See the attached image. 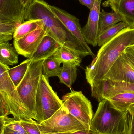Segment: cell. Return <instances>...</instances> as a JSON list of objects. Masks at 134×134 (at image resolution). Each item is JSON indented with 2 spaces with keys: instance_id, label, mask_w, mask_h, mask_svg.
<instances>
[{
  "instance_id": "cell-1",
  "label": "cell",
  "mask_w": 134,
  "mask_h": 134,
  "mask_svg": "<svg viewBox=\"0 0 134 134\" xmlns=\"http://www.w3.org/2000/svg\"><path fill=\"white\" fill-rule=\"evenodd\" d=\"M134 45V27H126L101 47L91 64L85 69L90 85L103 80L115 61L129 46Z\"/></svg>"
},
{
  "instance_id": "cell-2",
  "label": "cell",
  "mask_w": 134,
  "mask_h": 134,
  "mask_svg": "<svg viewBox=\"0 0 134 134\" xmlns=\"http://www.w3.org/2000/svg\"><path fill=\"white\" fill-rule=\"evenodd\" d=\"M40 20L48 31L61 45L77 50L83 57L75 38L67 30L55 15L50 5L44 0H35L24 15V20Z\"/></svg>"
},
{
  "instance_id": "cell-3",
  "label": "cell",
  "mask_w": 134,
  "mask_h": 134,
  "mask_svg": "<svg viewBox=\"0 0 134 134\" xmlns=\"http://www.w3.org/2000/svg\"><path fill=\"white\" fill-rule=\"evenodd\" d=\"M90 130L99 134H127L128 113L116 109L108 100H103L93 116Z\"/></svg>"
},
{
  "instance_id": "cell-4",
  "label": "cell",
  "mask_w": 134,
  "mask_h": 134,
  "mask_svg": "<svg viewBox=\"0 0 134 134\" xmlns=\"http://www.w3.org/2000/svg\"><path fill=\"white\" fill-rule=\"evenodd\" d=\"M9 66L0 63V97L5 102L9 115L17 121L38 124L26 110L8 74Z\"/></svg>"
},
{
  "instance_id": "cell-5",
  "label": "cell",
  "mask_w": 134,
  "mask_h": 134,
  "mask_svg": "<svg viewBox=\"0 0 134 134\" xmlns=\"http://www.w3.org/2000/svg\"><path fill=\"white\" fill-rule=\"evenodd\" d=\"M44 60H32L23 79L16 88L25 109L34 120L36 94L42 75Z\"/></svg>"
},
{
  "instance_id": "cell-6",
  "label": "cell",
  "mask_w": 134,
  "mask_h": 134,
  "mask_svg": "<svg viewBox=\"0 0 134 134\" xmlns=\"http://www.w3.org/2000/svg\"><path fill=\"white\" fill-rule=\"evenodd\" d=\"M48 79L42 75L36 94L35 120L38 124L50 118L63 105Z\"/></svg>"
},
{
  "instance_id": "cell-7",
  "label": "cell",
  "mask_w": 134,
  "mask_h": 134,
  "mask_svg": "<svg viewBox=\"0 0 134 134\" xmlns=\"http://www.w3.org/2000/svg\"><path fill=\"white\" fill-rule=\"evenodd\" d=\"M38 126L41 132L45 133H73L86 130L83 125L63 105L52 116Z\"/></svg>"
},
{
  "instance_id": "cell-8",
  "label": "cell",
  "mask_w": 134,
  "mask_h": 134,
  "mask_svg": "<svg viewBox=\"0 0 134 134\" xmlns=\"http://www.w3.org/2000/svg\"><path fill=\"white\" fill-rule=\"evenodd\" d=\"M62 101L63 105L83 125L86 130H90L93 117L92 105L82 91L71 90L63 96Z\"/></svg>"
},
{
  "instance_id": "cell-9",
  "label": "cell",
  "mask_w": 134,
  "mask_h": 134,
  "mask_svg": "<svg viewBox=\"0 0 134 134\" xmlns=\"http://www.w3.org/2000/svg\"><path fill=\"white\" fill-rule=\"evenodd\" d=\"M50 7L53 14L76 41L83 57L88 55L94 57L93 53L83 37L79 20L58 7L51 5Z\"/></svg>"
},
{
  "instance_id": "cell-10",
  "label": "cell",
  "mask_w": 134,
  "mask_h": 134,
  "mask_svg": "<svg viewBox=\"0 0 134 134\" xmlns=\"http://www.w3.org/2000/svg\"><path fill=\"white\" fill-rule=\"evenodd\" d=\"M47 35L48 31L43 24L41 26L23 37L14 40V48L18 54L30 59Z\"/></svg>"
},
{
  "instance_id": "cell-11",
  "label": "cell",
  "mask_w": 134,
  "mask_h": 134,
  "mask_svg": "<svg viewBox=\"0 0 134 134\" xmlns=\"http://www.w3.org/2000/svg\"><path fill=\"white\" fill-rule=\"evenodd\" d=\"M103 80L134 83V69L121 54L113 64Z\"/></svg>"
},
{
  "instance_id": "cell-12",
  "label": "cell",
  "mask_w": 134,
  "mask_h": 134,
  "mask_svg": "<svg viewBox=\"0 0 134 134\" xmlns=\"http://www.w3.org/2000/svg\"><path fill=\"white\" fill-rule=\"evenodd\" d=\"M102 0H96L93 8L90 10L88 20L86 25L82 28L83 35L88 44L95 47L98 45L99 35L98 24Z\"/></svg>"
},
{
  "instance_id": "cell-13",
  "label": "cell",
  "mask_w": 134,
  "mask_h": 134,
  "mask_svg": "<svg viewBox=\"0 0 134 134\" xmlns=\"http://www.w3.org/2000/svg\"><path fill=\"white\" fill-rule=\"evenodd\" d=\"M24 21L20 0H7L0 12V23L19 25Z\"/></svg>"
},
{
  "instance_id": "cell-14",
  "label": "cell",
  "mask_w": 134,
  "mask_h": 134,
  "mask_svg": "<svg viewBox=\"0 0 134 134\" xmlns=\"http://www.w3.org/2000/svg\"><path fill=\"white\" fill-rule=\"evenodd\" d=\"M61 46L55 38L47 35L30 59L32 61L45 59L52 56Z\"/></svg>"
},
{
  "instance_id": "cell-15",
  "label": "cell",
  "mask_w": 134,
  "mask_h": 134,
  "mask_svg": "<svg viewBox=\"0 0 134 134\" xmlns=\"http://www.w3.org/2000/svg\"><path fill=\"white\" fill-rule=\"evenodd\" d=\"M52 56L61 63H69L77 66L80 65L82 57L77 50L64 45L61 46Z\"/></svg>"
},
{
  "instance_id": "cell-16",
  "label": "cell",
  "mask_w": 134,
  "mask_h": 134,
  "mask_svg": "<svg viewBox=\"0 0 134 134\" xmlns=\"http://www.w3.org/2000/svg\"><path fill=\"white\" fill-rule=\"evenodd\" d=\"M112 9L119 14L127 27H134V0H119Z\"/></svg>"
},
{
  "instance_id": "cell-17",
  "label": "cell",
  "mask_w": 134,
  "mask_h": 134,
  "mask_svg": "<svg viewBox=\"0 0 134 134\" xmlns=\"http://www.w3.org/2000/svg\"><path fill=\"white\" fill-rule=\"evenodd\" d=\"M91 96L99 102L108 100L114 94V88L110 80H103L91 85Z\"/></svg>"
},
{
  "instance_id": "cell-18",
  "label": "cell",
  "mask_w": 134,
  "mask_h": 134,
  "mask_svg": "<svg viewBox=\"0 0 134 134\" xmlns=\"http://www.w3.org/2000/svg\"><path fill=\"white\" fill-rule=\"evenodd\" d=\"M18 62V53L9 41L0 44V63L9 66L17 64Z\"/></svg>"
},
{
  "instance_id": "cell-19",
  "label": "cell",
  "mask_w": 134,
  "mask_h": 134,
  "mask_svg": "<svg viewBox=\"0 0 134 134\" xmlns=\"http://www.w3.org/2000/svg\"><path fill=\"white\" fill-rule=\"evenodd\" d=\"M108 100L116 109L122 112H127L129 107L134 104V93L122 92L111 97Z\"/></svg>"
},
{
  "instance_id": "cell-20",
  "label": "cell",
  "mask_w": 134,
  "mask_h": 134,
  "mask_svg": "<svg viewBox=\"0 0 134 134\" xmlns=\"http://www.w3.org/2000/svg\"><path fill=\"white\" fill-rule=\"evenodd\" d=\"M77 66L72 64L63 63L58 77L60 82L65 84L71 89L72 86L76 80L77 77Z\"/></svg>"
},
{
  "instance_id": "cell-21",
  "label": "cell",
  "mask_w": 134,
  "mask_h": 134,
  "mask_svg": "<svg viewBox=\"0 0 134 134\" xmlns=\"http://www.w3.org/2000/svg\"><path fill=\"white\" fill-rule=\"evenodd\" d=\"M122 21H123L122 17L117 13L108 12L102 9L99 15V35L108 28Z\"/></svg>"
},
{
  "instance_id": "cell-22",
  "label": "cell",
  "mask_w": 134,
  "mask_h": 134,
  "mask_svg": "<svg viewBox=\"0 0 134 134\" xmlns=\"http://www.w3.org/2000/svg\"><path fill=\"white\" fill-rule=\"evenodd\" d=\"M42 25L43 23L40 20L25 21L16 28L13 33V38L14 40L22 38Z\"/></svg>"
},
{
  "instance_id": "cell-23",
  "label": "cell",
  "mask_w": 134,
  "mask_h": 134,
  "mask_svg": "<svg viewBox=\"0 0 134 134\" xmlns=\"http://www.w3.org/2000/svg\"><path fill=\"white\" fill-rule=\"evenodd\" d=\"M31 61L30 59H27L18 66L9 69V75L16 88L23 79Z\"/></svg>"
},
{
  "instance_id": "cell-24",
  "label": "cell",
  "mask_w": 134,
  "mask_h": 134,
  "mask_svg": "<svg viewBox=\"0 0 134 134\" xmlns=\"http://www.w3.org/2000/svg\"><path fill=\"white\" fill-rule=\"evenodd\" d=\"M61 64L52 56L45 59L42 66V75L48 79L50 77H58Z\"/></svg>"
},
{
  "instance_id": "cell-25",
  "label": "cell",
  "mask_w": 134,
  "mask_h": 134,
  "mask_svg": "<svg viewBox=\"0 0 134 134\" xmlns=\"http://www.w3.org/2000/svg\"><path fill=\"white\" fill-rule=\"evenodd\" d=\"M126 27H127L126 24L122 21L108 28L99 35L97 45L101 47L114 37L121 30Z\"/></svg>"
},
{
  "instance_id": "cell-26",
  "label": "cell",
  "mask_w": 134,
  "mask_h": 134,
  "mask_svg": "<svg viewBox=\"0 0 134 134\" xmlns=\"http://www.w3.org/2000/svg\"><path fill=\"white\" fill-rule=\"evenodd\" d=\"M18 26L17 24L0 23V44L11 41Z\"/></svg>"
},
{
  "instance_id": "cell-27",
  "label": "cell",
  "mask_w": 134,
  "mask_h": 134,
  "mask_svg": "<svg viewBox=\"0 0 134 134\" xmlns=\"http://www.w3.org/2000/svg\"><path fill=\"white\" fill-rule=\"evenodd\" d=\"M114 87V95L122 92L134 93V83L111 81Z\"/></svg>"
},
{
  "instance_id": "cell-28",
  "label": "cell",
  "mask_w": 134,
  "mask_h": 134,
  "mask_svg": "<svg viewBox=\"0 0 134 134\" xmlns=\"http://www.w3.org/2000/svg\"><path fill=\"white\" fill-rule=\"evenodd\" d=\"M6 121V120H5ZM5 125L14 131L19 134H27L26 131L20 123V121L11 119L5 123Z\"/></svg>"
},
{
  "instance_id": "cell-29",
  "label": "cell",
  "mask_w": 134,
  "mask_h": 134,
  "mask_svg": "<svg viewBox=\"0 0 134 134\" xmlns=\"http://www.w3.org/2000/svg\"><path fill=\"white\" fill-rule=\"evenodd\" d=\"M20 122L27 134H41L38 126V124L22 121H20Z\"/></svg>"
},
{
  "instance_id": "cell-30",
  "label": "cell",
  "mask_w": 134,
  "mask_h": 134,
  "mask_svg": "<svg viewBox=\"0 0 134 134\" xmlns=\"http://www.w3.org/2000/svg\"><path fill=\"white\" fill-rule=\"evenodd\" d=\"M127 111L128 113L127 134H134V104L129 107Z\"/></svg>"
},
{
  "instance_id": "cell-31",
  "label": "cell",
  "mask_w": 134,
  "mask_h": 134,
  "mask_svg": "<svg viewBox=\"0 0 134 134\" xmlns=\"http://www.w3.org/2000/svg\"><path fill=\"white\" fill-rule=\"evenodd\" d=\"M122 54L134 69V45L127 48Z\"/></svg>"
},
{
  "instance_id": "cell-32",
  "label": "cell",
  "mask_w": 134,
  "mask_h": 134,
  "mask_svg": "<svg viewBox=\"0 0 134 134\" xmlns=\"http://www.w3.org/2000/svg\"><path fill=\"white\" fill-rule=\"evenodd\" d=\"M9 115L8 110L5 102L0 97V117L5 118Z\"/></svg>"
},
{
  "instance_id": "cell-33",
  "label": "cell",
  "mask_w": 134,
  "mask_h": 134,
  "mask_svg": "<svg viewBox=\"0 0 134 134\" xmlns=\"http://www.w3.org/2000/svg\"><path fill=\"white\" fill-rule=\"evenodd\" d=\"M35 0H20L21 5L23 9L24 15L30 7L31 5L34 3Z\"/></svg>"
},
{
  "instance_id": "cell-34",
  "label": "cell",
  "mask_w": 134,
  "mask_h": 134,
  "mask_svg": "<svg viewBox=\"0 0 134 134\" xmlns=\"http://www.w3.org/2000/svg\"><path fill=\"white\" fill-rule=\"evenodd\" d=\"M80 4L86 6L90 10H91L94 5L96 0H78Z\"/></svg>"
},
{
  "instance_id": "cell-35",
  "label": "cell",
  "mask_w": 134,
  "mask_h": 134,
  "mask_svg": "<svg viewBox=\"0 0 134 134\" xmlns=\"http://www.w3.org/2000/svg\"><path fill=\"white\" fill-rule=\"evenodd\" d=\"M19 134L13 130L10 129L6 125H5L3 130V134Z\"/></svg>"
},
{
  "instance_id": "cell-36",
  "label": "cell",
  "mask_w": 134,
  "mask_h": 134,
  "mask_svg": "<svg viewBox=\"0 0 134 134\" xmlns=\"http://www.w3.org/2000/svg\"><path fill=\"white\" fill-rule=\"evenodd\" d=\"M6 121L4 117H0V134H3L4 127Z\"/></svg>"
},
{
  "instance_id": "cell-37",
  "label": "cell",
  "mask_w": 134,
  "mask_h": 134,
  "mask_svg": "<svg viewBox=\"0 0 134 134\" xmlns=\"http://www.w3.org/2000/svg\"><path fill=\"white\" fill-rule=\"evenodd\" d=\"M71 134H99L91 130H81L76 131Z\"/></svg>"
},
{
  "instance_id": "cell-38",
  "label": "cell",
  "mask_w": 134,
  "mask_h": 134,
  "mask_svg": "<svg viewBox=\"0 0 134 134\" xmlns=\"http://www.w3.org/2000/svg\"><path fill=\"white\" fill-rule=\"evenodd\" d=\"M109 4L110 5L111 8H114L119 2V0H108Z\"/></svg>"
},
{
  "instance_id": "cell-39",
  "label": "cell",
  "mask_w": 134,
  "mask_h": 134,
  "mask_svg": "<svg viewBox=\"0 0 134 134\" xmlns=\"http://www.w3.org/2000/svg\"><path fill=\"white\" fill-rule=\"evenodd\" d=\"M7 0H0V12Z\"/></svg>"
},
{
  "instance_id": "cell-40",
  "label": "cell",
  "mask_w": 134,
  "mask_h": 134,
  "mask_svg": "<svg viewBox=\"0 0 134 134\" xmlns=\"http://www.w3.org/2000/svg\"><path fill=\"white\" fill-rule=\"evenodd\" d=\"M71 133H41V134H71Z\"/></svg>"
}]
</instances>
